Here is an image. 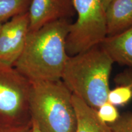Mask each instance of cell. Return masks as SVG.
<instances>
[{
	"mask_svg": "<svg viewBox=\"0 0 132 132\" xmlns=\"http://www.w3.org/2000/svg\"><path fill=\"white\" fill-rule=\"evenodd\" d=\"M32 123L18 125L0 120V132H32Z\"/></svg>",
	"mask_w": 132,
	"mask_h": 132,
	"instance_id": "obj_15",
	"label": "cell"
},
{
	"mask_svg": "<svg viewBox=\"0 0 132 132\" xmlns=\"http://www.w3.org/2000/svg\"><path fill=\"white\" fill-rule=\"evenodd\" d=\"M29 31L75 14L72 0H32L28 10Z\"/></svg>",
	"mask_w": 132,
	"mask_h": 132,
	"instance_id": "obj_7",
	"label": "cell"
},
{
	"mask_svg": "<svg viewBox=\"0 0 132 132\" xmlns=\"http://www.w3.org/2000/svg\"><path fill=\"white\" fill-rule=\"evenodd\" d=\"M132 98V91L127 86H117L110 89L107 96V101L115 106H121L127 104Z\"/></svg>",
	"mask_w": 132,
	"mask_h": 132,
	"instance_id": "obj_12",
	"label": "cell"
},
{
	"mask_svg": "<svg viewBox=\"0 0 132 132\" xmlns=\"http://www.w3.org/2000/svg\"><path fill=\"white\" fill-rule=\"evenodd\" d=\"M113 132H132V113H125L109 125Z\"/></svg>",
	"mask_w": 132,
	"mask_h": 132,
	"instance_id": "obj_14",
	"label": "cell"
},
{
	"mask_svg": "<svg viewBox=\"0 0 132 132\" xmlns=\"http://www.w3.org/2000/svg\"><path fill=\"white\" fill-rule=\"evenodd\" d=\"M107 37L132 28V0H111L105 9Z\"/></svg>",
	"mask_w": 132,
	"mask_h": 132,
	"instance_id": "obj_8",
	"label": "cell"
},
{
	"mask_svg": "<svg viewBox=\"0 0 132 132\" xmlns=\"http://www.w3.org/2000/svg\"><path fill=\"white\" fill-rule=\"evenodd\" d=\"M77 20L69 26L66 38L69 56L100 45L107 37L105 9L102 0H72Z\"/></svg>",
	"mask_w": 132,
	"mask_h": 132,
	"instance_id": "obj_4",
	"label": "cell"
},
{
	"mask_svg": "<svg viewBox=\"0 0 132 132\" xmlns=\"http://www.w3.org/2000/svg\"><path fill=\"white\" fill-rule=\"evenodd\" d=\"M32 123V132H42L40 130V129H39V128L37 127V126L36 125L35 123Z\"/></svg>",
	"mask_w": 132,
	"mask_h": 132,
	"instance_id": "obj_17",
	"label": "cell"
},
{
	"mask_svg": "<svg viewBox=\"0 0 132 132\" xmlns=\"http://www.w3.org/2000/svg\"><path fill=\"white\" fill-rule=\"evenodd\" d=\"M116 86H127L132 91V69L127 68L116 75L114 79Z\"/></svg>",
	"mask_w": 132,
	"mask_h": 132,
	"instance_id": "obj_16",
	"label": "cell"
},
{
	"mask_svg": "<svg viewBox=\"0 0 132 132\" xmlns=\"http://www.w3.org/2000/svg\"><path fill=\"white\" fill-rule=\"evenodd\" d=\"M72 102L77 120L75 132H113L109 125L98 118L94 109L73 94Z\"/></svg>",
	"mask_w": 132,
	"mask_h": 132,
	"instance_id": "obj_10",
	"label": "cell"
},
{
	"mask_svg": "<svg viewBox=\"0 0 132 132\" xmlns=\"http://www.w3.org/2000/svg\"><path fill=\"white\" fill-rule=\"evenodd\" d=\"M29 32L28 12L14 16L0 29V64L14 67L20 56Z\"/></svg>",
	"mask_w": 132,
	"mask_h": 132,
	"instance_id": "obj_6",
	"label": "cell"
},
{
	"mask_svg": "<svg viewBox=\"0 0 132 132\" xmlns=\"http://www.w3.org/2000/svg\"><path fill=\"white\" fill-rule=\"evenodd\" d=\"M95 111L99 119L108 125L115 122L120 117L116 106L108 101L100 105Z\"/></svg>",
	"mask_w": 132,
	"mask_h": 132,
	"instance_id": "obj_13",
	"label": "cell"
},
{
	"mask_svg": "<svg viewBox=\"0 0 132 132\" xmlns=\"http://www.w3.org/2000/svg\"><path fill=\"white\" fill-rule=\"evenodd\" d=\"M111 1V0H102V4H103V6L104 8H105V9H106L107 6H108V4L110 3V2Z\"/></svg>",
	"mask_w": 132,
	"mask_h": 132,
	"instance_id": "obj_18",
	"label": "cell"
},
{
	"mask_svg": "<svg viewBox=\"0 0 132 132\" xmlns=\"http://www.w3.org/2000/svg\"><path fill=\"white\" fill-rule=\"evenodd\" d=\"M70 23L60 19L29 31L14 68L31 82L61 80L69 56L66 38Z\"/></svg>",
	"mask_w": 132,
	"mask_h": 132,
	"instance_id": "obj_1",
	"label": "cell"
},
{
	"mask_svg": "<svg viewBox=\"0 0 132 132\" xmlns=\"http://www.w3.org/2000/svg\"><path fill=\"white\" fill-rule=\"evenodd\" d=\"M100 45L114 62L132 69V28L118 35L106 37Z\"/></svg>",
	"mask_w": 132,
	"mask_h": 132,
	"instance_id": "obj_9",
	"label": "cell"
},
{
	"mask_svg": "<svg viewBox=\"0 0 132 132\" xmlns=\"http://www.w3.org/2000/svg\"><path fill=\"white\" fill-rule=\"evenodd\" d=\"M2 24H0V29H1V26H2Z\"/></svg>",
	"mask_w": 132,
	"mask_h": 132,
	"instance_id": "obj_19",
	"label": "cell"
},
{
	"mask_svg": "<svg viewBox=\"0 0 132 132\" xmlns=\"http://www.w3.org/2000/svg\"><path fill=\"white\" fill-rule=\"evenodd\" d=\"M31 82L14 67L0 64V120L18 125L32 123Z\"/></svg>",
	"mask_w": 132,
	"mask_h": 132,
	"instance_id": "obj_5",
	"label": "cell"
},
{
	"mask_svg": "<svg viewBox=\"0 0 132 132\" xmlns=\"http://www.w3.org/2000/svg\"><path fill=\"white\" fill-rule=\"evenodd\" d=\"M32 0H0V24L28 12Z\"/></svg>",
	"mask_w": 132,
	"mask_h": 132,
	"instance_id": "obj_11",
	"label": "cell"
},
{
	"mask_svg": "<svg viewBox=\"0 0 132 132\" xmlns=\"http://www.w3.org/2000/svg\"><path fill=\"white\" fill-rule=\"evenodd\" d=\"M29 113L42 132H75L72 94L61 80L31 82Z\"/></svg>",
	"mask_w": 132,
	"mask_h": 132,
	"instance_id": "obj_3",
	"label": "cell"
},
{
	"mask_svg": "<svg viewBox=\"0 0 132 132\" xmlns=\"http://www.w3.org/2000/svg\"><path fill=\"white\" fill-rule=\"evenodd\" d=\"M114 63L101 46H96L69 56L61 80L72 94L96 110L107 101Z\"/></svg>",
	"mask_w": 132,
	"mask_h": 132,
	"instance_id": "obj_2",
	"label": "cell"
}]
</instances>
